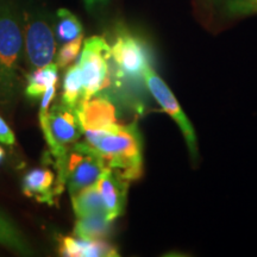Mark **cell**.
Listing matches in <instances>:
<instances>
[{
	"instance_id": "ac0fdd59",
	"label": "cell",
	"mask_w": 257,
	"mask_h": 257,
	"mask_svg": "<svg viewBox=\"0 0 257 257\" xmlns=\"http://www.w3.org/2000/svg\"><path fill=\"white\" fill-rule=\"evenodd\" d=\"M82 101V78L78 63L69 66L64 75L62 102L76 108Z\"/></svg>"
},
{
	"instance_id": "603a6c76",
	"label": "cell",
	"mask_w": 257,
	"mask_h": 257,
	"mask_svg": "<svg viewBox=\"0 0 257 257\" xmlns=\"http://www.w3.org/2000/svg\"><path fill=\"white\" fill-rule=\"evenodd\" d=\"M4 157H5V152H4V149L0 147V163H2V161L4 160Z\"/></svg>"
},
{
	"instance_id": "8fae6325",
	"label": "cell",
	"mask_w": 257,
	"mask_h": 257,
	"mask_svg": "<svg viewBox=\"0 0 257 257\" xmlns=\"http://www.w3.org/2000/svg\"><path fill=\"white\" fill-rule=\"evenodd\" d=\"M59 251L67 257H114L118 256L117 249L105 239L73 238L60 237Z\"/></svg>"
},
{
	"instance_id": "5bb4252c",
	"label": "cell",
	"mask_w": 257,
	"mask_h": 257,
	"mask_svg": "<svg viewBox=\"0 0 257 257\" xmlns=\"http://www.w3.org/2000/svg\"><path fill=\"white\" fill-rule=\"evenodd\" d=\"M112 221L106 214L96 213L80 217L74 226L76 237L86 239H105L111 231Z\"/></svg>"
},
{
	"instance_id": "ffe728a7",
	"label": "cell",
	"mask_w": 257,
	"mask_h": 257,
	"mask_svg": "<svg viewBox=\"0 0 257 257\" xmlns=\"http://www.w3.org/2000/svg\"><path fill=\"white\" fill-rule=\"evenodd\" d=\"M82 37L76 38V40L63 43L56 55V64L59 68H67L72 64L74 61L78 59L80 50L82 46Z\"/></svg>"
},
{
	"instance_id": "3957f363",
	"label": "cell",
	"mask_w": 257,
	"mask_h": 257,
	"mask_svg": "<svg viewBox=\"0 0 257 257\" xmlns=\"http://www.w3.org/2000/svg\"><path fill=\"white\" fill-rule=\"evenodd\" d=\"M57 180L55 184L57 197L64 188H68L70 195L98 184L99 179L107 168L105 161L96 155L85 142H76L57 157Z\"/></svg>"
},
{
	"instance_id": "44dd1931",
	"label": "cell",
	"mask_w": 257,
	"mask_h": 257,
	"mask_svg": "<svg viewBox=\"0 0 257 257\" xmlns=\"http://www.w3.org/2000/svg\"><path fill=\"white\" fill-rule=\"evenodd\" d=\"M0 142L6 144V146H12L16 142L14 131L2 117H0Z\"/></svg>"
},
{
	"instance_id": "ba28073f",
	"label": "cell",
	"mask_w": 257,
	"mask_h": 257,
	"mask_svg": "<svg viewBox=\"0 0 257 257\" xmlns=\"http://www.w3.org/2000/svg\"><path fill=\"white\" fill-rule=\"evenodd\" d=\"M143 80L149 92L156 99V101L163 108V111L168 113L172 117V119H174L175 123L179 125L180 130H181L185 137L186 143H187L189 153L195 159L198 155L197 136H195L193 125L188 120L187 115L185 114L182 108L180 107L174 94L167 86V83L163 81L162 78L153 69L152 66H149L146 69V72L143 74Z\"/></svg>"
},
{
	"instance_id": "d6986e66",
	"label": "cell",
	"mask_w": 257,
	"mask_h": 257,
	"mask_svg": "<svg viewBox=\"0 0 257 257\" xmlns=\"http://www.w3.org/2000/svg\"><path fill=\"white\" fill-rule=\"evenodd\" d=\"M223 11L230 17H244L257 14V0H223Z\"/></svg>"
},
{
	"instance_id": "7402d4cb",
	"label": "cell",
	"mask_w": 257,
	"mask_h": 257,
	"mask_svg": "<svg viewBox=\"0 0 257 257\" xmlns=\"http://www.w3.org/2000/svg\"><path fill=\"white\" fill-rule=\"evenodd\" d=\"M107 2L108 0H83L86 8L89 10H92L93 8H95V6H98V5L105 4V3H107Z\"/></svg>"
},
{
	"instance_id": "9a60e30c",
	"label": "cell",
	"mask_w": 257,
	"mask_h": 257,
	"mask_svg": "<svg viewBox=\"0 0 257 257\" xmlns=\"http://www.w3.org/2000/svg\"><path fill=\"white\" fill-rule=\"evenodd\" d=\"M72 204L74 213L78 218L96 213L106 214L105 205L98 185L89 186V187L83 188L82 191L78 192L76 194H73Z\"/></svg>"
},
{
	"instance_id": "30bf717a",
	"label": "cell",
	"mask_w": 257,
	"mask_h": 257,
	"mask_svg": "<svg viewBox=\"0 0 257 257\" xmlns=\"http://www.w3.org/2000/svg\"><path fill=\"white\" fill-rule=\"evenodd\" d=\"M96 185L104 201L106 217L108 220L113 221L124 212L128 181L107 167Z\"/></svg>"
},
{
	"instance_id": "e0dca14e",
	"label": "cell",
	"mask_w": 257,
	"mask_h": 257,
	"mask_svg": "<svg viewBox=\"0 0 257 257\" xmlns=\"http://www.w3.org/2000/svg\"><path fill=\"white\" fill-rule=\"evenodd\" d=\"M56 25H55V38L60 43L74 41L83 36V28L81 22L69 10L60 9L56 12Z\"/></svg>"
},
{
	"instance_id": "7a4b0ae2",
	"label": "cell",
	"mask_w": 257,
	"mask_h": 257,
	"mask_svg": "<svg viewBox=\"0 0 257 257\" xmlns=\"http://www.w3.org/2000/svg\"><path fill=\"white\" fill-rule=\"evenodd\" d=\"M23 46L24 34L15 3L0 0V100L4 102H11L17 94Z\"/></svg>"
},
{
	"instance_id": "8992f818",
	"label": "cell",
	"mask_w": 257,
	"mask_h": 257,
	"mask_svg": "<svg viewBox=\"0 0 257 257\" xmlns=\"http://www.w3.org/2000/svg\"><path fill=\"white\" fill-rule=\"evenodd\" d=\"M78 66L82 78V101H86L107 86L111 69V47L100 36L89 37L83 43Z\"/></svg>"
},
{
	"instance_id": "52a82bcc",
	"label": "cell",
	"mask_w": 257,
	"mask_h": 257,
	"mask_svg": "<svg viewBox=\"0 0 257 257\" xmlns=\"http://www.w3.org/2000/svg\"><path fill=\"white\" fill-rule=\"evenodd\" d=\"M23 34L25 53L32 69L53 62L56 54V38L46 18L40 15H25Z\"/></svg>"
},
{
	"instance_id": "9c48e42d",
	"label": "cell",
	"mask_w": 257,
	"mask_h": 257,
	"mask_svg": "<svg viewBox=\"0 0 257 257\" xmlns=\"http://www.w3.org/2000/svg\"><path fill=\"white\" fill-rule=\"evenodd\" d=\"M76 111L82 131L118 123L117 104L107 93L100 92L88 100L82 101L76 107Z\"/></svg>"
},
{
	"instance_id": "4fadbf2b",
	"label": "cell",
	"mask_w": 257,
	"mask_h": 257,
	"mask_svg": "<svg viewBox=\"0 0 257 257\" xmlns=\"http://www.w3.org/2000/svg\"><path fill=\"white\" fill-rule=\"evenodd\" d=\"M0 244L21 255H31L32 250L25 236L12 218L0 210Z\"/></svg>"
},
{
	"instance_id": "277c9868",
	"label": "cell",
	"mask_w": 257,
	"mask_h": 257,
	"mask_svg": "<svg viewBox=\"0 0 257 257\" xmlns=\"http://www.w3.org/2000/svg\"><path fill=\"white\" fill-rule=\"evenodd\" d=\"M114 76L120 81L140 82L150 64V54L142 38L128 30H120L111 47Z\"/></svg>"
},
{
	"instance_id": "5b68a950",
	"label": "cell",
	"mask_w": 257,
	"mask_h": 257,
	"mask_svg": "<svg viewBox=\"0 0 257 257\" xmlns=\"http://www.w3.org/2000/svg\"><path fill=\"white\" fill-rule=\"evenodd\" d=\"M40 124L54 159L62 156L82 135L78 111L63 102L40 113Z\"/></svg>"
},
{
	"instance_id": "6da1fadb",
	"label": "cell",
	"mask_w": 257,
	"mask_h": 257,
	"mask_svg": "<svg viewBox=\"0 0 257 257\" xmlns=\"http://www.w3.org/2000/svg\"><path fill=\"white\" fill-rule=\"evenodd\" d=\"M85 143L127 181L136 180L143 172V140L137 124H111L82 131Z\"/></svg>"
},
{
	"instance_id": "7c38bea8",
	"label": "cell",
	"mask_w": 257,
	"mask_h": 257,
	"mask_svg": "<svg viewBox=\"0 0 257 257\" xmlns=\"http://www.w3.org/2000/svg\"><path fill=\"white\" fill-rule=\"evenodd\" d=\"M55 175L48 168H35L28 172L23 179V193L43 204L54 205L57 198Z\"/></svg>"
},
{
	"instance_id": "2e32d148",
	"label": "cell",
	"mask_w": 257,
	"mask_h": 257,
	"mask_svg": "<svg viewBox=\"0 0 257 257\" xmlns=\"http://www.w3.org/2000/svg\"><path fill=\"white\" fill-rule=\"evenodd\" d=\"M59 81V67L56 63H49L42 68L34 69L28 76V86L25 93L29 98L38 99L51 85H57Z\"/></svg>"
}]
</instances>
